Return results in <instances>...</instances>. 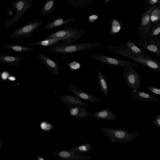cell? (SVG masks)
I'll return each instance as SVG.
<instances>
[{"mask_svg":"<svg viewBox=\"0 0 160 160\" xmlns=\"http://www.w3.org/2000/svg\"><path fill=\"white\" fill-rule=\"evenodd\" d=\"M108 49L114 53L131 59L154 71L160 72V61L150 56L136 53L119 46H109Z\"/></svg>","mask_w":160,"mask_h":160,"instance_id":"obj_1","label":"cell"},{"mask_svg":"<svg viewBox=\"0 0 160 160\" xmlns=\"http://www.w3.org/2000/svg\"><path fill=\"white\" fill-rule=\"evenodd\" d=\"M103 43H57L49 47L47 50L49 52L62 55H65L97 47Z\"/></svg>","mask_w":160,"mask_h":160,"instance_id":"obj_2","label":"cell"},{"mask_svg":"<svg viewBox=\"0 0 160 160\" xmlns=\"http://www.w3.org/2000/svg\"><path fill=\"white\" fill-rule=\"evenodd\" d=\"M102 134L113 142L126 143L134 140L138 136L136 131L131 132L121 128L103 127L100 130Z\"/></svg>","mask_w":160,"mask_h":160,"instance_id":"obj_3","label":"cell"},{"mask_svg":"<svg viewBox=\"0 0 160 160\" xmlns=\"http://www.w3.org/2000/svg\"><path fill=\"white\" fill-rule=\"evenodd\" d=\"M87 32V30H82L77 27H68L48 34L43 38H59L62 39L65 42L73 43Z\"/></svg>","mask_w":160,"mask_h":160,"instance_id":"obj_4","label":"cell"},{"mask_svg":"<svg viewBox=\"0 0 160 160\" xmlns=\"http://www.w3.org/2000/svg\"><path fill=\"white\" fill-rule=\"evenodd\" d=\"M40 20H35L24 25L12 31L9 38L16 39H23L28 38H33L34 32L42 24Z\"/></svg>","mask_w":160,"mask_h":160,"instance_id":"obj_5","label":"cell"},{"mask_svg":"<svg viewBox=\"0 0 160 160\" xmlns=\"http://www.w3.org/2000/svg\"><path fill=\"white\" fill-rule=\"evenodd\" d=\"M133 42L138 44L141 48L147 50L156 57H160V38H152L147 33L142 35L139 40Z\"/></svg>","mask_w":160,"mask_h":160,"instance_id":"obj_6","label":"cell"},{"mask_svg":"<svg viewBox=\"0 0 160 160\" xmlns=\"http://www.w3.org/2000/svg\"><path fill=\"white\" fill-rule=\"evenodd\" d=\"M123 76L125 82L130 90L135 91L141 88V78L140 75L130 65H126L123 70Z\"/></svg>","mask_w":160,"mask_h":160,"instance_id":"obj_7","label":"cell"},{"mask_svg":"<svg viewBox=\"0 0 160 160\" xmlns=\"http://www.w3.org/2000/svg\"><path fill=\"white\" fill-rule=\"evenodd\" d=\"M32 0H17L12 4V7L17 11L12 18L7 21L6 25L8 28L20 18L30 9L33 4Z\"/></svg>","mask_w":160,"mask_h":160,"instance_id":"obj_8","label":"cell"},{"mask_svg":"<svg viewBox=\"0 0 160 160\" xmlns=\"http://www.w3.org/2000/svg\"><path fill=\"white\" fill-rule=\"evenodd\" d=\"M89 57L103 63L116 66L124 67L128 65L131 66L133 68L138 66L137 64L133 62L119 60L101 55H92L89 56Z\"/></svg>","mask_w":160,"mask_h":160,"instance_id":"obj_9","label":"cell"},{"mask_svg":"<svg viewBox=\"0 0 160 160\" xmlns=\"http://www.w3.org/2000/svg\"><path fill=\"white\" fill-rule=\"evenodd\" d=\"M156 6H154L149 8H147L146 10L142 14L138 31V37L140 38L142 35L147 33L148 31L151 26V13Z\"/></svg>","mask_w":160,"mask_h":160,"instance_id":"obj_10","label":"cell"},{"mask_svg":"<svg viewBox=\"0 0 160 160\" xmlns=\"http://www.w3.org/2000/svg\"><path fill=\"white\" fill-rule=\"evenodd\" d=\"M55 155L59 158V160H90V158L83 153L72 151L68 150H62L54 152Z\"/></svg>","mask_w":160,"mask_h":160,"instance_id":"obj_11","label":"cell"},{"mask_svg":"<svg viewBox=\"0 0 160 160\" xmlns=\"http://www.w3.org/2000/svg\"><path fill=\"white\" fill-rule=\"evenodd\" d=\"M69 86L70 87L67 88L68 90L80 98L91 102H102L99 98L77 88L72 84H69Z\"/></svg>","mask_w":160,"mask_h":160,"instance_id":"obj_12","label":"cell"},{"mask_svg":"<svg viewBox=\"0 0 160 160\" xmlns=\"http://www.w3.org/2000/svg\"><path fill=\"white\" fill-rule=\"evenodd\" d=\"M66 108L69 109L70 115L80 119H84L88 117H92V113L85 107L79 106H66Z\"/></svg>","mask_w":160,"mask_h":160,"instance_id":"obj_13","label":"cell"},{"mask_svg":"<svg viewBox=\"0 0 160 160\" xmlns=\"http://www.w3.org/2000/svg\"><path fill=\"white\" fill-rule=\"evenodd\" d=\"M38 57L51 73L54 75H57L58 74L59 66L57 62L48 56L42 54H39L38 55Z\"/></svg>","mask_w":160,"mask_h":160,"instance_id":"obj_14","label":"cell"},{"mask_svg":"<svg viewBox=\"0 0 160 160\" xmlns=\"http://www.w3.org/2000/svg\"><path fill=\"white\" fill-rule=\"evenodd\" d=\"M60 102L66 106H79L86 108L88 104L82 101L78 97H74L70 95H64L59 97Z\"/></svg>","mask_w":160,"mask_h":160,"instance_id":"obj_15","label":"cell"},{"mask_svg":"<svg viewBox=\"0 0 160 160\" xmlns=\"http://www.w3.org/2000/svg\"><path fill=\"white\" fill-rule=\"evenodd\" d=\"M93 116L96 119L110 121H115L118 119L116 114L111 110L106 108L95 112Z\"/></svg>","mask_w":160,"mask_h":160,"instance_id":"obj_16","label":"cell"},{"mask_svg":"<svg viewBox=\"0 0 160 160\" xmlns=\"http://www.w3.org/2000/svg\"><path fill=\"white\" fill-rule=\"evenodd\" d=\"M75 21V20L73 18L67 19H64L63 18H56L48 22L42 29L43 30H49L61 27Z\"/></svg>","mask_w":160,"mask_h":160,"instance_id":"obj_17","label":"cell"},{"mask_svg":"<svg viewBox=\"0 0 160 160\" xmlns=\"http://www.w3.org/2000/svg\"><path fill=\"white\" fill-rule=\"evenodd\" d=\"M131 92V97L135 99L144 102H155L158 101L159 98L151 95L149 93L142 91H132Z\"/></svg>","mask_w":160,"mask_h":160,"instance_id":"obj_18","label":"cell"},{"mask_svg":"<svg viewBox=\"0 0 160 160\" xmlns=\"http://www.w3.org/2000/svg\"><path fill=\"white\" fill-rule=\"evenodd\" d=\"M57 0H46L43 3L40 11L42 16H45L52 13L54 11Z\"/></svg>","mask_w":160,"mask_h":160,"instance_id":"obj_19","label":"cell"},{"mask_svg":"<svg viewBox=\"0 0 160 160\" xmlns=\"http://www.w3.org/2000/svg\"><path fill=\"white\" fill-rule=\"evenodd\" d=\"M38 41L29 43L24 45H31L39 46L49 47L58 43L60 41H63L61 39L57 38H40L38 39Z\"/></svg>","mask_w":160,"mask_h":160,"instance_id":"obj_20","label":"cell"},{"mask_svg":"<svg viewBox=\"0 0 160 160\" xmlns=\"http://www.w3.org/2000/svg\"><path fill=\"white\" fill-rule=\"evenodd\" d=\"M24 59L20 56L0 55V62L12 65L18 66V63Z\"/></svg>","mask_w":160,"mask_h":160,"instance_id":"obj_21","label":"cell"},{"mask_svg":"<svg viewBox=\"0 0 160 160\" xmlns=\"http://www.w3.org/2000/svg\"><path fill=\"white\" fill-rule=\"evenodd\" d=\"M97 77L100 92L105 96L108 97V90L107 83L103 74L99 70L98 71Z\"/></svg>","mask_w":160,"mask_h":160,"instance_id":"obj_22","label":"cell"},{"mask_svg":"<svg viewBox=\"0 0 160 160\" xmlns=\"http://www.w3.org/2000/svg\"><path fill=\"white\" fill-rule=\"evenodd\" d=\"M119 46L124 49L129 50L135 53L143 55L146 54L145 52V50L137 46L133 41L128 40L125 43L120 45Z\"/></svg>","mask_w":160,"mask_h":160,"instance_id":"obj_23","label":"cell"},{"mask_svg":"<svg viewBox=\"0 0 160 160\" xmlns=\"http://www.w3.org/2000/svg\"><path fill=\"white\" fill-rule=\"evenodd\" d=\"M123 28V23L120 20L116 18H113L109 28L110 34L112 36H114L121 32Z\"/></svg>","mask_w":160,"mask_h":160,"instance_id":"obj_24","label":"cell"},{"mask_svg":"<svg viewBox=\"0 0 160 160\" xmlns=\"http://www.w3.org/2000/svg\"><path fill=\"white\" fill-rule=\"evenodd\" d=\"M73 8H85L92 3L94 0H64Z\"/></svg>","mask_w":160,"mask_h":160,"instance_id":"obj_25","label":"cell"},{"mask_svg":"<svg viewBox=\"0 0 160 160\" xmlns=\"http://www.w3.org/2000/svg\"><path fill=\"white\" fill-rule=\"evenodd\" d=\"M2 46L6 48L18 52H30L33 50V48L27 47L18 44H6Z\"/></svg>","mask_w":160,"mask_h":160,"instance_id":"obj_26","label":"cell"},{"mask_svg":"<svg viewBox=\"0 0 160 160\" xmlns=\"http://www.w3.org/2000/svg\"><path fill=\"white\" fill-rule=\"evenodd\" d=\"M94 147L92 145L86 143L79 145L67 150L81 153H88L91 152Z\"/></svg>","mask_w":160,"mask_h":160,"instance_id":"obj_27","label":"cell"},{"mask_svg":"<svg viewBox=\"0 0 160 160\" xmlns=\"http://www.w3.org/2000/svg\"><path fill=\"white\" fill-rule=\"evenodd\" d=\"M150 24H154L160 22V5L156 6L151 12Z\"/></svg>","mask_w":160,"mask_h":160,"instance_id":"obj_28","label":"cell"},{"mask_svg":"<svg viewBox=\"0 0 160 160\" xmlns=\"http://www.w3.org/2000/svg\"><path fill=\"white\" fill-rule=\"evenodd\" d=\"M147 33L152 38H160V22L155 24H151Z\"/></svg>","mask_w":160,"mask_h":160,"instance_id":"obj_29","label":"cell"},{"mask_svg":"<svg viewBox=\"0 0 160 160\" xmlns=\"http://www.w3.org/2000/svg\"><path fill=\"white\" fill-rule=\"evenodd\" d=\"M40 128L44 131L49 132L52 128L53 126L50 122L46 121H43L40 124Z\"/></svg>","mask_w":160,"mask_h":160,"instance_id":"obj_30","label":"cell"},{"mask_svg":"<svg viewBox=\"0 0 160 160\" xmlns=\"http://www.w3.org/2000/svg\"><path fill=\"white\" fill-rule=\"evenodd\" d=\"M66 64L69 67L70 70L72 71L78 69L81 67L80 63L76 61H73L67 63Z\"/></svg>","mask_w":160,"mask_h":160,"instance_id":"obj_31","label":"cell"},{"mask_svg":"<svg viewBox=\"0 0 160 160\" xmlns=\"http://www.w3.org/2000/svg\"><path fill=\"white\" fill-rule=\"evenodd\" d=\"M145 2L144 5L147 8H150L154 6L160 5V0H142Z\"/></svg>","mask_w":160,"mask_h":160,"instance_id":"obj_32","label":"cell"},{"mask_svg":"<svg viewBox=\"0 0 160 160\" xmlns=\"http://www.w3.org/2000/svg\"><path fill=\"white\" fill-rule=\"evenodd\" d=\"M147 89L152 93L158 95H160V89L153 87H148Z\"/></svg>","mask_w":160,"mask_h":160,"instance_id":"obj_33","label":"cell"},{"mask_svg":"<svg viewBox=\"0 0 160 160\" xmlns=\"http://www.w3.org/2000/svg\"><path fill=\"white\" fill-rule=\"evenodd\" d=\"M154 120H152V122L157 127L160 128V114L154 117Z\"/></svg>","mask_w":160,"mask_h":160,"instance_id":"obj_34","label":"cell"},{"mask_svg":"<svg viewBox=\"0 0 160 160\" xmlns=\"http://www.w3.org/2000/svg\"><path fill=\"white\" fill-rule=\"evenodd\" d=\"M12 75H13L10 74L7 71L1 72L0 71V79H8V77Z\"/></svg>","mask_w":160,"mask_h":160,"instance_id":"obj_35","label":"cell"},{"mask_svg":"<svg viewBox=\"0 0 160 160\" xmlns=\"http://www.w3.org/2000/svg\"><path fill=\"white\" fill-rule=\"evenodd\" d=\"M99 15L98 14L91 15L88 17V22L91 23L94 22L99 18Z\"/></svg>","mask_w":160,"mask_h":160,"instance_id":"obj_36","label":"cell"},{"mask_svg":"<svg viewBox=\"0 0 160 160\" xmlns=\"http://www.w3.org/2000/svg\"><path fill=\"white\" fill-rule=\"evenodd\" d=\"M7 14L9 16H12L13 14V10L10 8H8L6 11Z\"/></svg>","mask_w":160,"mask_h":160,"instance_id":"obj_37","label":"cell"},{"mask_svg":"<svg viewBox=\"0 0 160 160\" xmlns=\"http://www.w3.org/2000/svg\"><path fill=\"white\" fill-rule=\"evenodd\" d=\"M35 159L36 160H46V159L44 158L40 155L38 156Z\"/></svg>","mask_w":160,"mask_h":160,"instance_id":"obj_38","label":"cell"},{"mask_svg":"<svg viewBox=\"0 0 160 160\" xmlns=\"http://www.w3.org/2000/svg\"><path fill=\"white\" fill-rule=\"evenodd\" d=\"M8 79L11 81H14L16 79L13 76V75H11L8 77Z\"/></svg>","mask_w":160,"mask_h":160,"instance_id":"obj_39","label":"cell"},{"mask_svg":"<svg viewBox=\"0 0 160 160\" xmlns=\"http://www.w3.org/2000/svg\"><path fill=\"white\" fill-rule=\"evenodd\" d=\"M113 0H104V2L102 4V5L103 6L105 5L106 4L108 3L109 2L112 1H113Z\"/></svg>","mask_w":160,"mask_h":160,"instance_id":"obj_40","label":"cell"},{"mask_svg":"<svg viewBox=\"0 0 160 160\" xmlns=\"http://www.w3.org/2000/svg\"><path fill=\"white\" fill-rule=\"evenodd\" d=\"M2 143L1 142H0V150L2 148Z\"/></svg>","mask_w":160,"mask_h":160,"instance_id":"obj_41","label":"cell"}]
</instances>
